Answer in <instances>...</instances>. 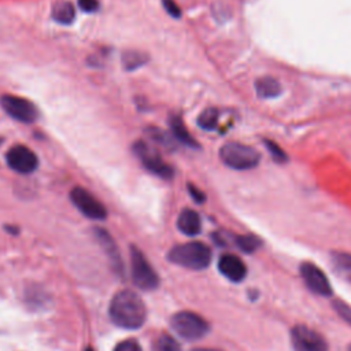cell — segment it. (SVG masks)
Instances as JSON below:
<instances>
[{
  "instance_id": "19",
  "label": "cell",
  "mask_w": 351,
  "mask_h": 351,
  "mask_svg": "<svg viewBox=\"0 0 351 351\" xmlns=\"http://www.w3.org/2000/svg\"><path fill=\"white\" fill-rule=\"evenodd\" d=\"M218 118H219L218 110L210 107L200 112V115L197 118V125L204 130H213L218 125Z\"/></svg>"
},
{
  "instance_id": "17",
  "label": "cell",
  "mask_w": 351,
  "mask_h": 351,
  "mask_svg": "<svg viewBox=\"0 0 351 351\" xmlns=\"http://www.w3.org/2000/svg\"><path fill=\"white\" fill-rule=\"evenodd\" d=\"M96 236L100 241V244L103 245L104 251L110 255V258L112 259V262H115V266H121V261H119V254L117 251V247H115V243L114 240L111 239V236L103 230V229H96Z\"/></svg>"
},
{
  "instance_id": "3",
  "label": "cell",
  "mask_w": 351,
  "mask_h": 351,
  "mask_svg": "<svg viewBox=\"0 0 351 351\" xmlns=\"http://www.w3.org/2000/svg\"><path fill=\"white\" fill-rule=\"evenodd\" d=\"M219 156L226 166L234 170H248L255 167L259 162L258 151L236 141L223 144L221 147Z\"/></svg>"
},
{
  "instance_id": "14",
  "label": "cell",
  "mask_w": 351,
  "mask_h": 351,
  "mask_svg": "<svg viewBox=\"0 0 351 351\" xmlns=\"http://www.w3.org/2000/svg\"><path fill=\"white\" fill-rule=\"evenodd\" d=\"M170 128H171V133L173 136L184 145L189 147V148H199V144L195 141V138L191 136V133L188 132V129L185 128L182 119L177 115H173L170 118Z\"/></svg>"
},
{
  "instance_id": "8",
  "label": "cell",
  "mask_w": 351,
  "mask_h": 351,
  "mask_svg": "<svg viewBox=\"0 0 351 351\" xmlns=\"http://www.w3.org/2000/svg\"><path fill=\"white\" fill-rule=\"evenodd\" d=\"M291 341L295 351H328L325 339L306 325H296L292 328Z\"/></svg>"
},
{
  "instance_id": "25",
  "label": "cell",
  "mask_w": 351,
  "mask_h": 351,
  "mask_svg": "<svg viewBox=\"0 0 351 351\" xmlns=\"http://www.w3.org/2000/svg\"><path fill=\"white\" fill-rule=\"evenodd\" d=\"M265 144H266L267 149L270 151V154L273 155V158H274L276 160H280V162L287 160V155H285V152H284V151H282V149H281L276 143L266 140V141H265Z\"/></svg>"
},
{
  "instance_id": "33",
  "label": "cell",
  "mask_w": 351,
  "mask_h": 351,
  "mask_svg": "<svg viewBox=\"0 0 351 351\" xmlns=\"http://www.w3.org/2000/svg\"><path fill=\"white\" fill-rule=\"evenodd\" d=\"M350 351H351V346H350Z\"/></svg>"
},
{
  "instance_id": "12",
  "label": "cell",
  "mask_w": 351,
  "mask_h": 351,
  "mask_svg": "<svg viewBox=\"0 0 351 351\" xmlns=\"http://www.w3.org/2000/svg\"><path fill=\"white\" fill-rule=\"evenodd\" d=\"M218 269L226 278H229L233 282L243 281L247 274V267L244 262L233 254L222 255L218 261Z\"/></svg>"
},
{
  "instance_id": "4",
  "label": "cell",
  "mask_w": 351,
  "mask_h": 351,
  "mask_svg": "<svg viewBox=\"0 0 351 351\" xmlns=\"http://www.w3.org/2000/svg\"><path fill=\"white\" fill-rule=\"evenodd\" d=\"M171 326L178 336L186 340H197L208 332L206 319L191 311H181L173 315Z\"/></svg>"
},
{
  "instance_id": "29",
  "label": "cell",
  "mask_w": 351,
  "mask_h": 351,
  "mask_svg": "<svg viewBox=\"0 0 351 351\" xmlns=\"http://www.w3.org/2000/svg\"><path fill=\"white\" fill-rule=\"evenodd\" d=\"M188 191H189V195L192 196V199H193L195 202H197V203H203V202L206 200V195H204L199 188H196L195 185L188 184Z\"/></svg>"
},
{
  "instance_id": "11",
  "label": "cell",
  "mask_w": 351,
  "mask_h": 351,
  "mask_svg": "<svg viewBox=\"0 0 351 351\" xmlns=\"http://www.w3.org/2000/svg\"><path fill=\"white\" fill-rule=\"evenodd\" d=\"M300 276L307 285V288L321 296H329L332 293V287L325 273L311 262H304L300 266Z\"/></svg>"
},
{
  "instance_id": "2",
  "label": "cell",
  "mask_w": 351,
  "mask_h": 351,
  "mask_svg": "<svg viewBox=\"0 0 351 351\" xmlns=\"http://www.w3.org/2000/svg\"><path fill=\"white\" fill-rule=\"evenodd\" d=\"M169 259L176 265L193 270H200L210 265L211 251L203 243L191 241L171 248L169 251Z\"/></svg>"
},
{
  "instance_id": "10",
  "label": "cell",
  "mask_w": 351,
  "mask_h": 351,
  "mask_svg": "<svg viewBox=\"0 0 351 351\" xmlns=\"http://www.w3.org/2000/svg\"><path fill=\"white\" fill-rule=\"evenodd\" d=\"M7 165L16 173L29 174L33 173L38 166L37 155L26 145H12L5 154Z\"/></svg>"
},
{
  "instance_id": "18",
  "label": "cell",
  "mask_w": 351,
  "mask_h": 351,
  "mask_svg": "<svg viewBox=\"0 0 351 351\" xmlns=\"http://www.w3.org/2000/svg\"><path fill=\"white\" fill-rule=\"evenodd\" d=\"M147 63V55L138 51H128L122 55V66L126 70H136Z\"/></svg>"
},
{
  "instance_id": "22",
  "label": "cell",
  "mask_w": 351,
  "mask_h": 351,
  "mask_svg": "<svg viewBox=\"0 0 351 351\" xmlns=\"http://www.w3.org/2000/svg\"><path fill=\"white\" fill-rule=\"evenodd\" d=\"M236 244L241 251H244L247 254H251V252L256 251L261 247V240L256 236L244 234V236H237L236 237Z\"/></svg>"
},
{
  "instance_id": "30",
  "label": "cell",
  "mask_w": 351,
  "mask_h": 351,
  "mask_svg": "<svg viewBox=\"0 0 351 351\" xmlns=\"http://www.w3.org/2000/svg\"><path fill=\"white\" fill-rule=\"evenodd\" d=\"M192 351H219V350H213V348H196Z\"/></svg>"
},
{
  "instance_id": "31",
  "label": "cell",
  "mask_w": 351,
  "mask_h": 351,
  "mask_svg": "<svg viewBox=\"0 0 351 351\" xmlns=\"http://www.w3.org/2000/svg\"><path fill=\"white\" fill-rule=\"evenodd\" d=\"M1 144H3V138L0 137V145H1Z\"/></svg>"
},
{
  "instance_id": "21",
  "label": "cell",
  "mask_w": 351,
  "mask_h": 351,
  "mask_svg": "<svg viewBox=\"0 0 351 351\" xmlns=\"http://www.w3.org/2000/svg\"><path fill=\"white\" fill-rule=\"evenodd\" d=\"M154 351H181V347L170 335L162 333L154 341Z\"/></svg>"
},
{
  "instance_id": "9",
  "label": "cell",
  "mask_w": 351,
  "mask_h": 351,
  "mask_svg": "<svg viewBox=\"0 0 351 351\" xmlns=\"http://www.w3.org/2000/svg\"><path fill=\"white\" fill-rule=\"evenodd\" d=\"M70 199L73 204L90 219H104L107 217L106 207L85 188L75 186L70 192Z\"/></svg>"
},
{
  "instance_id": "5",
  "label": "cell",
  "mask_w": 351,
  "mask_h": 351,
  "mask_svg": "<svg viewBox=\"0 0 351 351\" xmlns=\"http://www.w3.org/2000/svg\"><path fill=\"white\" fill-rule=\"evenodd\" d=\"M133 151L136 156L141 160L143 166L151 171L152 174L163 178V180H171L174 177V170L170 165H167L160 155L149 147L145 141L138 140L133 144Z\"/></svg>"
},
{
  "instance_id": "20",
  "label": "cell",
  "mask_w": 351,
  "mask_h": 351,
  "mask_svg": "<svg viewBox=\"0 0 351 351\" xmlns=\"http://www.w3.org/2000/svg\"><path fill=\"white\" fill-rule=\"evenodd\" d=\"M333 266L340 276L351 281V255L348 254H335L333 255Z\"/></svg>"
},
{
  "instance_id": "1",
  "label": "cell",
  "mask_w": 351,
  "mask_h": 351,
  "mask_svg": "<svg viewBox=\"0 0 351 351\" xmlns=\"http://www.w3.org/2000/svg\"><path fill=\"white\" fill-rule=\"evenodd\" d=\"M145 315L144 302L133 291H119L110 303L111 321L121 328L137 329L144 324Z\"/></svg>"
},
{
  "instance_id": "27",
  "label": "cell",
  "mask_w": 351,
  "mask_h": 351,
  "mask_svg": "<svg viewBox=\"0 0 351 351\" xmlns=\"http://www.w3.org/2000/svg\"><path fill=\"white\" fill-rule=\"evenodd\" d=\"M162 4L170 16H173V18L181 16V10L178 8V5L176 4L174 0H162Z\"/></svg>"
},
{
  "instance_id": "16",
  "label": "cell",
  "mask_w": 351,
  "mask_h": 351,
  "mask_svg": "<svg viewBox=\"0 0 351 351\" xmlns=\"http://www.w3.org/2000/svg\"><path fill=\"white\" fill-rule=\"evenodd\" d=\"M255 88H256V92L261 97H274L277 96L280 92H281V86L280 84L271 78V77H263V78H259L255 84Z\"/></svg>"
},
{
  "instance_id": "28",
  "label": "cell",
  "mask_w": 351,
  "mask_h": 351,
  "mask_svg": "<svg viewBox=\"0 0 351 351\" xmlns=\"http://www.w3.org/2000/svg\"><path fill=\"white\" fill-rule=\"evenodd\" d=\"M78 7L85 12H95L99 8L97 0H78Z\"/></svg>"
},
{
  "instance_id": "32",
  "label": "cell",
  "mask_w": 351,
  "mask_h": 351,
  "mask_svg": "<svg viewBox=\"0 0 351 351\" xmlns=\"http://www.w3.org/2000/svg\"><path fill=\"white\" fill-rule=\"evenodd\" d=\"M86 351H92V350H90V348H88V350H86Z\"/></svg>"
},
{
  "instance_id": "6",
  "label": "cell",
  "mask_w": 351,
  "mask_h": 351,
  "mask_svg": "<svg viewBox=\"0 0 351 351\" xmlns=\"http://www.w3.org/2000/svg\"><path fill=\"white\" fill-rule=\"evenodd\" d=\"M132 278L133 282L145 291L149 289H155L159 284V278L154 270V267L149 265V262L145 259V256L143 255V252L136 248L132 247Z\"/></svg>"
},
{
  "instance_id": "23",
  "label": "cell",
  "mask_w": 351,
  "mask_h": 351,
  "mask_svg": "<svg viewBox=\"0 0 351 351\" xmlns=\"http://www.w3.org/2000/svg\"><path fill=\"white\" fill-rule=\"evenodd\" d=\"M333 307L335 310L337 311V314L344 319L347 321L350 325H351V307L348 304H346L344 302L341 300H335L333 302Z\"/></svg>"
},
{
  "instance_id": "7",
  "label": "cell",
  "mask_w": 351,
  "mask_h": 351,
  "mask_svg": "<svg viewBox=\"0 0 351 351\" xmlns=\"http://www.w3.org/2000/svg\"><path fill=\"white\" fill-rule=\"evenodd\" d=\"M0 104L11 118L23 123H32L38 117L36 106L30 100L19 96L4 95L0 97Z\"/></svg>"
},
{
  "instance_id": "15",
  "label": "cell",
  "mask_w": 351,
  "mask_h": 351,
  "mask_svg": "<svg viewBox=\"0 0 351 351\" xmlns=\"http://www.w3.org/2000/svg\"><path fill=\"white\" fill-rule=\"evenodd\" d=\"M51 15L53 21L62 25H71L75 19V8L70 1L60 0L56 4H53Z\"/></svg>"
},
{
  "instance_id": "13",
  "label": "cell",
  "mask_w": 351,
  "mask_h": 351,
  "mask_svg": "<svg viewBox=\"0 0 351 351\" xmlns=\"http://www.w3.org/2000/svg\"><path fill=\"white\" fill-rule=\"evenodd\" d=\"M178 229L186 236H195L202 229V221L199 214L192 208H185L180 213L177 219Z\"/></svg>"
},
{
  "instance_id": "26",
  "label": "cell",
  "mask_w": 351,
  "mask_h": 351,
  "mask_svg": "<svg viewBox=\"0 0 351 351\" xmlns=\"http://www.w3.org/2000/svg\"><path fill=\"white\" fill-rule=\"evenodd\" d=\"M147 133L156 143H160V144H165V145H170V137L165 132H162L159 129H148Z\"/></svg>"
},
{
  "instance_id": "24",
  "label": "cell",
  "mask_w": 351,
  "mask_h": 351,
  "mask_svg": "<svg viewBox=\"0 0 351 351\" xmlns=\"http://www.w3.org/2000/svg\"><path fill=\"white\" fill-rule=\"evenodd\" d=\"M114 351H141V347L136 340L128 339V340H123V341L118 343L115 346Z\"/></svg>"
}]
</instances>
